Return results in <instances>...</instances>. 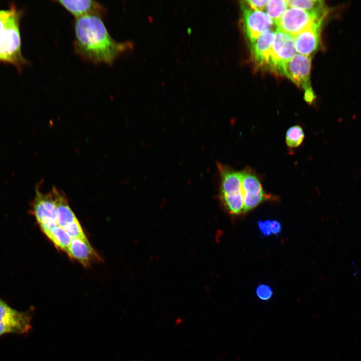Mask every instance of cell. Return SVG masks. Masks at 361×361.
Instances as JSON below:
<instances>
[{
  "instance_id": "1",
  "label": "cell",
  "mask_w": 361,
  "mask_h": 361,
  "mask_svg": "<svg viewBox=\"0 0 361 361\" xmlns=\"http://www.w3.org/2000/svg\"><path fill=\"white\" fill-rule=\"evenodd\" d=\"M74 47L81 58L95 63L112 64L131 49L130 41L118 42L110 35L102 18L94 15L75 19Z\"/></svg>"
},
{
  "instance_id": "2",
  "label": "cell",
  "mask_w": 361,
  "mask_h": 361,
  "mask_svg": "<svg viewBox=\"0 0 361 361\" xmlns=\"http://www.w3.org/2000/svg\"><path fill=\"white\" fill-rule=\"evenodd\" d=\"M20 12L16 8L0 11V62L20 67L24 63L21 53Z\"/></svg>"
},
{
  "instance_id": "3",
  "label": "cell",
  "mask_w": 361,
  "mask_h": 361,
  "mask_svg": "<svg viewBox=\"0 0 361 361\" xmlns=\"http://www.w3.org/2000/svg\"><path fill=\"white\" fill-rule=\"evenodd\" d=\"M220 197L229 213L234 215L244 213L241 172L220 165Z\"/></svg>"
},
{
  "instance_id": "4",
  "label": "cell",
  "mask_w": 361,
  "mask_h": 361,
  "mask_svg": "<svg viewBox=\"0 0 361 361\" xmlns=\"http://www.w3.org/2000/svg\"><path fill=\"white\" fill-rule=\"evenodd\" d=\"M310 69L311 58L296 54L284 64L280 73L305 90V100L310 104L315 98L310 83Z\"/></svg>"
},
{
  "instance_id": "5",
  "label": "cell",
  "mask_w": 361,
  "mask_h": 361,
  "mask_svg": "<svg viewBox=\"0 0 361 361\" xmlns=\"http://www.w3.org/2000/svg\"><path fill=\"white\" fill-rule=\"evenodd\" d=\"M33 309L19 311L0 298V336L7 333H28L32 329Z\"/></svg>"
},
{
  "instance_id": "6",
  "label": "cell",
  "mask_w": 361,
  "mask_h": 361,
  "mask_svg": "<svg viewBox=\"0 0 361 361\" xmlns=\"http://www.w3.org/2000/svg\"><path fill=\"white\" fill-rule=\"evenodd\" d=\"M31 213L44 234L57 226L56 205L52 191L44 193L39 188H36L35 196L31 204Z\"/></svg>"
},
{
  "instance_id": "7",
  "label": "cell",
  "mask_w": 361,
  "mask_h": 361,
  "mask_svg": "<svg viewBox=\"0 0 361 361\" xmlns=\"http://www.w3.org/2000/svg\"><path fill=\"white\" fill-rule=\"evenodd\" d=\"M324 19L313 16L301 9L289 7L275 23L277 30L294 37L312 25Z\"/></svg>"
},
{
  "instance_id": "8",
  "label": "cell",
  "mask_w": 361,
  "mask_h": 361,
  "mask_svg": "<svg viewBox=\"0 0 361 361\" xmlns=\"http://www.w3.org/2000/svg\"><path fill=\"white\" fill-rule=\"evenodd\" d=\"M294 37L276 29L268 68L280 74L284 64L296 53Z\"/></svg>"
},
{
  "instance_id": "9",
  "label": "cell",
  "mask_w": 361,
  "mask_h": 361,
  "mask_svg": "<svg viewBox=\"0 0 361 361\" xmlns=\"http://www.w3.org/2000/svg\"><path fill=\"white\" fill-rule=\"evenodd\" d=\"M242 173V188L244 200V213L255 208L272 196L266 193L256 174L249 167L245 168Z\"/></svg>"
},
{
  "instance_id": "10",
  "label": "cell",
  "mask_w": 361,
  "mask_h": 361,
  "mask_svg": "<svg viewBox=\"0 0 361 361\" xmlns=\"http://www.w3.org/2000/svg\"><path fill=\"white\" fill-rule=\"evenodd\" d=\"M241 6L245 32L251 44L262 34L272 29L275 23L265 12L250 8L244 1Z\"/></svg>"
},
{
  "instance_id": "11",
  "label": "cell",
  "mask_w": 361,
  "mask_h": 361,
  "mask_svg": "<svg viewBox=\"0 0 361 361\" xmlns=\"http://www.w3.org/2000/svg\"><path fill=\"white\" fill-rule=\"evenodd\" d=\"M56 2L71 13L75 19L90 15L103 18L107 12L104 6L96 1L58 0Z\"/></svg>"
},
{
  "instance_id": "12",
  "label": "cell",
  "mask_w": 361,
  "mask_h": 361,
  "mask_svg": "<svg viewBox=\"0 0 361 361\" xmlns=\"http://www.w3.org/2000/svg\"><path fill=\"white\" fill-rule=\"evenodd\" d=\"M322 23L314 24L294 37L295 47L299 54L309 56L318 48Z\"/></svg>"
},
{
  "instance_id": "13",
  "label": "cell",
  "mask_w": 361,
  "mask_h": 361,
  "mask_svg": "<svg viewBox=\"0 0 361 361\" xmlns=\"http://www.w3.org/2000/svg\"><path fill=\"white\" fill-rule=\"evenodd\" d=\"M275 32L272 29L269 30L250 44L253 59L259 66L268 68Z\"/></svg>"
},
{
  "instance_id": "14",
  "label": "cell",
  "mask_w": 361,
  "mask_h": 361,
  "mask_svg": "<svg viewBox=\"0 0 361 361\" xmlns=\"http://www.w3.org/2000/svg\"><path fill=\"white\" fill-rule=\"evenodd\" d=\"M66 253L85 266L89 265L93 261L100 259L89 242L79 238H72Z\"/></svg>"
},
{
  "instance_id": "15",
  "label": "cell",
  "mask_w": 361,
  "mask_h": 361,
  "mask_svg": "<svg viewBox=\"0 0 361 361\" xmlns=\"http://www.w3.org/2000/svg\"><path fill=\"white\" fill-rule=\"evenodd\" d=\"M51 191L56 205L57 225L63 229L78 219L71 208L64 193L55 187H53Z\"/></svg>"
},
{
  "instance_id": "16",
  "label": "cell",
  "mask_w": 361,
  "mask_h": 361,
  "mask_svg": "<svg viewBox=\"0 0 361 361\" xmlns=\"http://www.w3.org/2000/svg\"><path fill=\"white\" fill-rule=\"evenodd\" d=\"M287 3L290 7L301 9L318 18L324 19L328 13L324 1L321 0H289Z\"/></svg>"
},
{
  "instance_id": "17",
  "label": "cell",
  "mask_w": 361,
  "mask_h": 361,
  "mask_svg": "<svg viewBox=\"0 0 361 361\" xmlns=\"http://www.w3.org/2000/svg\"><path fill=\"white\" fill-rule=\"evenodd\" d=\"M45 235L57 248L66 253L72 238L64 229L57 225Z\"/></svg>"
},
{
  "instance_id": "18",
  "label": "cell",
  "mask_w": 361,
  "mask_h": 361,
  "mask_svg": "<svg viewBox=\"0 0 361 361\" xmlns=\"http://www.w3.org/2000/svg\"><path fill=\"white\" fill-rule=\"evenodd\" d=\"M304 133L299 125H293L286 131L285 142L288 148L292 149L299 147L303 141Z\"/></svg>"
},
{
  "instance_id": "19",
  "label": "cell",
  "mask_w": 361,
  "mask_h": 361,
  "mask_svg": "<svg viewBox=\"0 0 361 361\" xmlns=\"http://www.w3.org/2000/svg\"><path fill=\"white\" fill-rule=\"evenodd\" d=\"M287 1H268L265 8V13L273 21L274 23L280 18L288 8Z\"/></svg>"
},
{
  "instance_id": "20",
  "label": "cell",
  "mask_w": 361,
  "mask_h": 361,
  "mask_svg": "<svg viewBox=\"0 0 361 361\" xmlns=\"http://www.w3.org/2000/svg\"><path fill=\"white\" fill-rule=\"evenodd\" d=\"M72 238H79L89 242L78 220L63 228Z\"/></svg>"
},
{
  "instance_id": "21",
  "label": "cell",
  "mask_w": 361,
  "mask_h": 361,
  "mask_svg": "<svg viewBox=\"0 0 361 361\" xmlns=\"http://www.w3.org/2000/svg\"><path fill=\"white\" fill-rule=\"evenodd\" d=\"M256 295L262 300L266 301L270 299L273 295L272 289L268 285L261 284L256 289Z\"/></svg>"
},
{
  "instance_id": "22",
  "label": "cell",
  "mask_w": 361,
  "mask_h": 361,
  "mask_svg": "<svg viewBox=\"0 0 361 361\" xmlns=\"http://www.w3.org/2000/svg\"><path fill=\"white\" fill-rule=\"evenodd\" d=\"M244 2L250 8L256 11L263 12V10H265L268 1L247 0Z\"/></svg>"
},
{
  "instance_id": "23",
  "label": "cell",
  "mask_w": 361,
  "mask_h": 361,
  "mask_svg": "<svg viewBox=\"0 0 361 361\" xmlns=\"http://www.w3.org/2000/svg\"><path fill=\"white\" fill-rule=\"evenodd\" d=\"M258 226L261 232L264 235L268 236L272 234V221H259L258 222Z\"/></svg>"
},
{
  "instance_id": "24",
  "label": "cell",
  "mask_w": 361,
  "mask_h": 361,
  "mask_svg": "<svg viewBox=\"0 0 361 361\" xmlns=\"http://www.w3.org/2000/svg\"><path fill=\"white\" fill-rule=\"evenodd\" d=\"M272 234L277 235L280 233L281 225L277 221H272Z\"/></svg>"
},
{
  "instance_id": "25",
  "label": "cell",
  "mask_w": 361,
  "mask_h": 361,
  "mask_svg": "<svg viewBox=\"0 0 361 361\" xmlns=\"http://www.w3.org/2000/svg\"><path fill=\"white\" fill-rule=\"evenodd\" d=\"M137 361H138V360H137Z\"/></svg>"
}]
</instances>
